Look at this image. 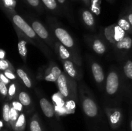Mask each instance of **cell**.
Listing matches in <instances>:
<instances>
[{"label":"cell","instance_id":"obj_34","mask_svg":"<svg viewBox=\"0 0 132 131\" xmlns=\"http://www.w3.org/2000/svg\"><path fill=\"white\" fill-rule=\"evenodd\" d=\"M4 74L9 78V80H14L15 79L16 77H15V74L13 73L12 69H7V70L5 71L4 72Z\"/></svg>","mask_w":132,"mask_h":131},{"label":"cell","instance_id":"obj_31","mask_svg":"<svg viewBox=\"0 0 132 131\" xmlns=\"http://www.w3.org/2000/svg\"><path fill=\"white\" fill-rule=\"evenodd\" d=\"M12 106L15 110H17L18 112H19V113L23 110V105H22V104L20 102V101H14L12 103Z\"/></svg>","mask_w":132,"mask_h":131},{"label":"cell","instance_id":"obj_25","mask_svg":"<svg viewBox=\"0 0 132 131\" xmlns=\"http://www.w3.org/2000/svg\"><path fill=\"white\" fill-rule=\"evenodd\" d=\"M102 0H90V10L94 14L96 15H99L101 12V4Z\"/></svg>","mask_w":132,"mask_h":131},{"label":"cell","instance_id":"obj_17","mask_svg":"<svg viewBox=\"0 0 132 131\" xmlns=\"http://www.w3.org/2000/svg\"><path fill=\"white\" fill-rule=\"evenodd\" d=\"M29 127L30 131H43L39 118L37 113H35L31 118Z\"/></svg>","mask_w":132,"mask_h":131},{"label":"cell","instance_id":"obj_43","mask_svg":"<svg viewBox=\"0 0 132 131\" xmlns=\"http://www.w3.org/2000/svg\"><path fill=\"white\" fill-rule=\"evenodd\" d=\"M4 131H7V130H4Z\"/></svg>","mask_w":132,"mask_h":131},{"label":"cell","instance_id":"obj_4","mask_svg":"<svg viewBox=\"0 0 132 131\" xmlns=\"http://www.w3.org/2000/svg\"><path fill=\"white\" fill-rule=\"evenodd\" d=\"M120 71L116 68H112L107 74L104 85L106 96L110 98H116L119 93L122 83Z\"/></svg>","mask_w":132,"mask_h":131},{"label":"cell","instance_id":"obj_35","mask_svg":"<svg viewBox=\"0 0 132 131\" xmlns=\"http://www.w3.org/2000/svg\"><path fill=\"white\" fill-rule=\"evenodd\" d=\"M0 82H3V83H4L6 85L9 84V83H10V80H9L5 74L1 73V74H0Z\"/></svg>","mask_w":132,"mask_h":131},{"label":"cell","instance_id":"obj_9","mask_svg":"<svg viewBox=\"0 0 132 131\" xmlns=\"http://www.w3.org/2000/svg\"><path fill=\"white\" fill-rule=\"evenodd\" d=\"M64 73L75 81L79 80L81 78V71L79 66L70 60L62 61Z\"/></svg>","mask_w":132,"mask_h":131},{"label":"cell","instance_id":"obj_16","mask_svg":"<svg viewBox=\"0 0 132 131\" xmlns=\"http://www.w3.org/2000/svg\"><path fill=\"white\" fill-rule=\"evenodd\" d=\"M81 17H82V20L85 25L94 30L95 26L94 14L90 10L85 9L81 12Z\"/></svg>","mask_w":132,"mask_h":131},{"label":"cell","instance_id":"obj_27","mask_svg":"<svg viewBox=\"0 0 132 131\" xmlns=\"http://www.w3.org/2000/svg\"><path fill=\"white\" fill-rule=\"evenodd\" d=\"M19 116V112L15 110L12 106L10 107V124L12 129L14 128L15 123Z\"/></svg>","mask_w":132,"mask_h":131},{"label":"cell","instance_id":"obj_13","mask_svg":"<svg viewBox=\"0 0 132 131\" xmlns=\"http://www.w3.org/2000/svg\"><path fill=\"white\" fill-rule=\"evenodd\" d=\"M62 73L60 68L57 65H51L46 69V72L43 76V79L46 82H57L59 76Z\"/></svg>","mask_w":132,"mask_h":131},{"label":"cell","instance_id":"obj_39","mask_svg":"<svg viewBox=\"0 0 132 131\" xmlns=\"http://www.w3.org/2000/svg\"><path fill=\"white\" fill-rule=\"evenodd\" d=\"M85 5L87 6V7L90 8V0H81Z\"/></svg>","mask_w":132,"mask_h":131},{"label":"cell","instance_id":"obj_2","mask_svg":"<svg viewBox=\"0 0 132 131\" xmlns=\"http://www.w3.org/2000/svg\"><path fill=\"white\" fill-rule=\"evenodd\" d=\"M48 22L50 24L49 25L55 38L72 53V55L77 60V65L79 66H81L82 65L81 57L79 53V50L77 48V46L75 44L73 37L68 33L67 30L63 28L57 23L55 19L52 17H49L48 19Z\"/></svg>","mask_w":132,"mask_h":131},{"label":"cell","instance_id":"obj_3","mask_svg":"<svg viewBox=\"0 0 132 131\" xmlns=\"http://www.w3.org/2000/svg\"><path fill=\"white\" fill-rule=\"evenodd\" d=\"M79 94L85 115L92 119L97 118L99 114V105L90 90L83 83L80 85Z\"/></svg>","mask_w":132,"mask_h":131},{"label":"cell","instance_id":"obj_22","mask_svg":"<svg viewBox=\"0 0 132 131\" xmlns=\"http://www.w3.org/2000/svg\"><path fill=\"white\" fill-rule=\"evenodd\" d=\"M125 77L129 80L132 81V60L128 59L125 62L122 67Z\"/></svg>","mask_w":132,"mask_h":131},{"label":"cell","instance_id":"obj_6","mask_svg":"<svg viewBox=\"0 0 132 131\" xmlns=\"http://www.w3.org/2000/svg\"><path fill=\"white\" fill-rule=\"evenodd\" d=\"M29 21L30 22L31 26L32 27L37 36L50 49L54 50V44H55V41L49 33L46 27L41 22L36 19H30Z\"/></svg>","mask_w":132,"mask_h":131},{"label":"cell","instance_id":"obj_28","mask_svg":"<svg viewBox=\"0 0 132 131\" xmlns=\"http://www.w3.org/2000/svg\"><path fill=\"white\" fill-rule=\"evenodd\" d=\"M10 107L8 104L4 105L3 107V120L6 122L8 125H10Z\"/></svg>","mask_w":132,"mask_h":131},{"label":"cell","instance_id":"obj_40","mask_svg":"<svg viewBox=\"0 0 132 131\" xmlns=\"http://www.w3.org/2000/svg\"><path fill=\"white\" fill-rule=\"evenodd\" d=\"M3 126V122L1 121H0V129H1V128Z\"/></svg>","mask_w":132,"mask_h":131},{"label":"cell","instance_id":"obj_1","mask_svg":"<svg viewBox=\"0 0 132 131\" xmlns=\"http://www.w3.org/2000/svg\"><path fill=\"white\" fill-rule=\"evenodd\" d=\"M8 9L12 14V21L17 29L24 35L28 42L37 46L48 58L51 59L52 53L50 48L37 36L30 24H28L21 16L16 14L14 9Z\"/></svg>","mask_w":132,"mask_h":131},{"label":"cell","instance_id":"obj_37","mask_svg":"<svg viewBox=\"0 0 132 131\" xmlns=\"http://www.w3.org/2000/svg\"><path fill=\"white\" fill-rule=\"evenodd\" d=\"M126 17L128 19V21L130 22V24H131L132 27V12H129L128 14L126 15Z\"/></svg>","mask_w":132,"mask_h":131},{"label":"cell","instance_id":"obj_30","mask_svg":"<svg viewBox=\"0 0 132 131\" xmlns=\"http://www.w3.org/2000/svg\"><path fill=\"white\" fill-rule=\"evenodd\" d=\"M3 4L5 5V8L10 9H14V6L15 5V0H3Z\"/></svg>","mask_w":132,"mask_h":131},{"label":"cell","instance_id":"obj_38","mask_svg":"<svg viewBox=\"0 0 132 131\" xmlns=\"http://www.w3.org/2000/svg\"><path fill=\"white\" fill-rule=\"evenodd\" d=\"M5 57V52L4 50H0V60L1 59H4Z\"/></svg>","mask_w":132,"mask_h":131},{"label":"cell","instance_id":"obj_7","mask_svg":"<svg viewBox=\"0 0 132 131\" xmlns=\"http://www.w3.org/2000/svg\"><path fill=\"white\" fill-rule=\"evenodd\" d=\"M104 35L110 44L116 43L123 39L128 33L117 24H111L104 29Z\"/></svg>","mask_w":132,"mask_h":131},{"label":"cell","instance_id":"obj_14","mask_svg":"<svg viewBox=\"0 0 132 131\" xmlns=\"http://www.w3.org/2000/svg\"><path fill=\"white\" fill-rule=\"evenodd\" d=\"M40 107L44 115L48 118H53L55 116V111L54 105L52 103L45 97H42L39 100Z\"/></svg>","mask_w":132,"mask_h":131},{"label":"cell","instance_id":"obj_29","mask_svg":"<svg viewBox=\"0 0 132 131\" xmlns=\"http://www.w3.org/2000/svg\"><path fill=\"white\" fill-rule=\"evenodd\" d=\"M0 69L2 71H6L7 69H13L12 66L8 60L5 59L0 60Z\"/></svg>","mask_w":132,"mask_h":131},{"label":"cell","instance_id":"obj_23","mask_svg":"<svg viewBox=\"0 0 132 131\" xmlns=\"http://www.w3.org/2000/svg\"><path fill=\"white\" fill-rule=\"evenodd\" d=\"M43 5L47 9L51 11L58 12L59 11V6L56 0H41Z\"/></svg>","mask_w":132,"mask_h":131},{"label":"cell","instance_id":"obj_33","mask_svg":"<svg viewBox=\"0 0 132 131\" xmlns=\"http://www.w3.org/2000/svg\"><path fill=\"white\" fill-rule=\"evenodd\" d=\"M0 93L4 96H6L8 95V89L6 84L1 82H0Z\"/></svg>","mask_w":132,"mask_h":131},{"label":"cell","instance_id":"obj_11","mask_svg":"<svg viewBox=\"0 0 132 131\" xmlns=\"http://www.w3.org/2000/svg\"><path fill=\"white\" fill-rule=\"evenodd\" d=\"M54 51L59 57V59L61 60V61L70 60L73 61L77 65V60L75 59L72 53L64 45L62 44L59 41H55V44H54Z\"/></svg>","mask_w":132,"mask_h":131},{"label":"cell","instance_id":"obj_18","mask_svg":"<svg viewBox=\"0 0 132 131\" xmlns=\"http://www.w3.org/2000/svg\"><path fill=\"white\" fill-rule=\"evenodd\" d=\"M27 39H21L18 42V51H19V55H21V58L24 62H27Z\"/></svg>","mask_w":132,"mask_h":131},{"label":"cell","instance_id":"obj_42","mask_svg":"<svg viewBox=\"0 0 132 131\" xmlns=\"http://www.w3.org/2000/svg\"><path fill=\"white\" fill-rule=\"evenodd\" d=\"M106 1H108V2H109V3H113L114 0H106Z\"/></svg>","mask_w":132,"mask_h":131},{"label":"cell","instance_id":"obj_41","mask_svg":"<svg viewBox=\"0 0 132 131\" xmlns=\"http://www.w3.org/2000/svg\"><path fill=\"white\" fill-rule=\"evenodd\" d=\"M130 128H131V130L132 131V118L130 120Z\"/></svg>","mask_w":132,"mask_h":131},{"label":"cell","instance_id":"obj_8","mask_svg":"<svg viewBox=\"0 0 132 131\" xmlns=\"http://www.w3.org/2000/svg\"><path fill=\"white\" fill-rule=\"evenodd\" d=\"M104 110L111 128L113 129H116L119 127L123 119L122 110L119 108L108 107H105L104 108Z\"/></svg>","mask_w":132,"mask_h":131},{"label":"cell","instance_id":"obj_10","mask_svg":"<svg viewBox=\"0 0 132 131\" xmlns=\"http://www.w3.org/2000/svg\"><path fill=\"white\" fill-rule=\"evenodd\" d=\"M90 68L95 82L99 87H103L104 84L105 85V75L101 64L97 62L93 61L90 64Z\"/></svg>","mask_w":132,"mask_h":131},{"label":"cell","instance_id":"obj_19","mask_svg":"<svg viewBox=\"0 0 132 131\" xmlns=\"http://www.w3.org/2000/svg\"><path fill=\"white\" fill-rule=\"evenodd\" d=\"M26 127V116L24 113L19 114V117L17 119L14 125V131H24Z\"/></svg>","mask_w":132,"mask_h":131},{"label":"cell","instance_id":"obj_15","mask_svg":"<svg viewBox=\"0 0 132 131\" xmlns=\"http://www.w3.org/2000/svg\"><path fill=\"white\" fill-rule=\"evenodd\" d=\"M90 44L93 51L97 55H104L107 51L106 45L103 41L98 37H93L90 39Z\"/></svg>","mask_w":132,"mask_h":131},{"label":"cell","instance_id":"obj_21","mask_svg":"<svg viewBox=\"0 0 132 131\" xmlns=\"http://www.w3.org/2000/svg\"><path fill=\"white\" fill-rule=\"evenodd\" d=\"M117 24L126 33L132 34V27L126 16L119 18Z\"/></svg>","mask_w":132,"mask_h":131},{"label":"cell","instance_id":"obj_20","mask_svg":"<svg viewBox=\"0 0 132 131\" xmlns=\"http://www.w3.org/2000/svg\"><path fill=\"white\" fill-rule=\"evenodd\" d=\"M16 72L19 78H20L21 80L23 81L24 86L27 87H28V88H31L32 86V80H31L30 78H29V77H28V75L27 74V73H26L24 70H23V69H18L16 70Z\"/></svg>","mask_w":132,"mask_h":131},{"label":"cell","instance_id":"obj_44","mask_svg":"<svg viewBox=\"0 0 132 131\" xmlns=\"http://www.w3.org/2000/svg\"><path fill=\"white\" fill-rule=\"evenodd\" d=\"M131 10H132V7H131Z\"/></svg>","mask_w":132,"mask_h":131},{"label":"cell","instance_id":"obj_12","mask_svg":"<svg viewBox=\"0 0 132 131\" xmlns=\"http://www.w3.org/2000/svg\"><path fill=\"white\" fill-rule=\"evenodd\" d=\"M113 49L117 54L124 55L130 51L132 48V39L128 35L123 39L112 44Z\"/></svg>","mask_w":132,"mask_h":131},{"label":"cell","instance_id":"obj_32","mask_svg":"<svg viewBox=\"0 0 132 131\" xmlns=\"http://www.w3.org/2000/svg\"><path fill=\"white\" fill-rule=\"evenodd\" d=\"M16 92V86L15 83H12L8 89V95L10 98L12 97Z\"/></svg>","mask_w":132,"mask_h":131},{"label":"cell","instance_id":"obj_24","mask_svg":"<svg viewBox=\"0 0 132 131\" xmlns=\"http://www.w3.org/2000/svg\"><path fill=\"white\" fill-rule=\"evenodd\" d=\"M18 98L19 101L21 103L23 106L29 107L32 104V99L30 95L25 91H21L19 92Z\"/></svg>","mask_w":132,"mask_h":131},{"label":"cell","instance_id":"obj_26","mask_svg":"<svg viewBox=\"0 0 132 131\" xmlns=\"http://www.w3.org/2000/svg\"><path fill=\"white\" fill-rule=\"evenodd\" d=\"M30 6L33 8L34 9L41 12L43 10V5L41 0H24Z\"/></svg>","mask_w":132,"mask_h":131},{"label":"cell","instance_id":"obj_36","mask_svg":"<svg viewBox=\"0 0 132 131\" xmlns=\"http://www.w3.org/2000/svg\"><path fill=\"white\" fill-rule=\"evenodd\" d=\"M56 1H57L58 4H59V5H61V6H62L63 7L67 8V0H56Z\"/></svg>","mask_w":132,"mask_h":131},{"label":"cell","instance_id":"obj_5","mask_svg":"<svg viewBox=\"0 0 132 131\" xmlns=\"http://www.w3.org/2000/svg\"><path fill=\"white\" fill-rule=\"evenodd\" d=\"M56 83L59 92L63 97L70 100H77V86L74 80L62 72Z\"/></svg>","mask_w":132,"mask_h":131}]
</instances>
